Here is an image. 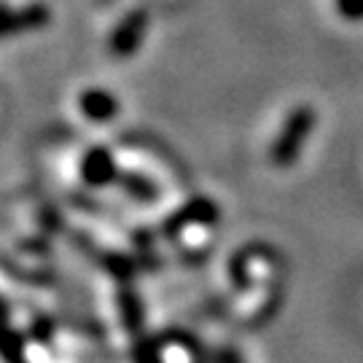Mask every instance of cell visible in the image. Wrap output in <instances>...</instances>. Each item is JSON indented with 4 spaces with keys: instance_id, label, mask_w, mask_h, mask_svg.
<instances>
[{
    "instance_id": "277c9868",
    "label": "cell",
    "mask_w": 363,
    "mask_h": 363,
    "mask_svg": "<svg viewBox=\"0 0 363 363\" xmlns=\"http://www.w3.org/2000/svg\"><path fill=\"white\" fill-rule=\"evenodd\" d=\"M78 108H81V116L89 118V121H111V118L116 116L118 111V103L116 97L111 94V91L105 89H84L81 91V97H78Z\"/></svg>"
},
{
    "instance_id": "6da1fadb",
    "label": "cell",
    "mask_w": 363,
    "mask_h": 363,
    "mask_svg": "<svg viewBox=\"0 0 363 363\" xmlns=\"http://www.w3.org/2000/svg\"><path fill=\"white\" fill-rule=\"evenodd\" d=\"M312 127H315V111L310 105H298L288 113L272 148H269V162L274 167H291L296 162L304 143L310 140Z\"/></svg>"
},
{
    "instance_id": "7a4b0ae2",
    "label": "cell",
    "mask_w": 363,
    "mask_h": 363,
    "mask_svg": "<svg viewBox=\"0 0 363 363\" xmlns=\"http://www.w3.org/2000/svg\"><path fill=\"white\" fill-rule=\"evenodd\" d=\"M145 30H148V11H145V9H135V11H130L116 25V30L111 33V40H108L111 54L118 57V60L132 57V54L140 49V43H143Z\"/></svg>"
},
{
    "instance_id": "5b68a950",
    "label": "cell",
    "mask_w": 363,
    "mask_h": 363,
    "mask_svg": "<svg viewBox=\"0 0 363 363\" xmlns=\"http://www.w3.org/2000/svg\"><path fill=\"white\" fill-rule=\"evenodd\" d=\"M156 363H196V358L189 345H183L178 339L175 342L169 339L167 345H162L156 350Z\"/></svg>"
},
{
    "instance_id": "8992f818",
    "label": "cell",
    "mask_w": 363,
    "mask_h": 363,
    "mask_svg": "<svg viewBox=\"0 0 363 363\" xmlns=\"http://www.w3.org/2000/svg\"><path fill=\"white\" fill-rule=\"evenodd\" d=\"M334 3H337V13L342 19H350V22L363 19V0H334Z\"/></svg>"
},
{
    "instance_id": "3957f363",
    "label": "cell",
    "mask_w": 363,
    "mask_h": 363,
    "mask_svg": "<svg viewBox=\"0 0 363 363\" xmlns=\"http://www.w3.org/2000/svg\"><path fill=\"white\" fill-rule=\"evenodd\" d=\"M52 11L46 3H27L22 9H6V19H3V33L6 35H16V33H33L40 27L49 25Z\"/></svg>"
}]
</instances>
